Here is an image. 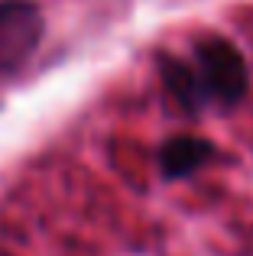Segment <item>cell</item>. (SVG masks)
<instances>
[{
	"mask_svg": "<svg viewBox=\"0 0 253 256\" xmlns=\"http://www.w3.org/2000/svg\"><path fill=\"white\" fill-rule=\"evenodd\" d=\"M159 75L185 114H202L204 107H230L247 94L250 72L247 58L230 39L202 36L192 46V56H159Z\"/></svg>",
	"mask_w": 253,
	"mask_h": 256,
	"instance_id": "cell-1",
	"label": "cell"
},
{
	"mask_svg": "<svg viewBox=\"0 0 253 256\" xmlns=\"http://www.w3.org/2000/svg\"><path fill=\"white\" fill-rule=\"evenodd\" d=\"M46 36V16L32 0H0V78L16 75Z\"/></svg>",
	"mask_w": 253,
	"mask_h": 256,
	"instance_id": "cell-2",
	"label": "cell"
},
{
	"mask_svg": "<svg viewBox=\"0 0 253 256\" xmlns=\"http://www.w3.org/2000/svg\"><path fill=\"white\" fill-rule=\"evenodd\" d=\"M214 143L202 136H172L162 143L159 150V169L169 182L185 178V175H195L202 166H208L214 159Z\"/></svg>",
	"mask_w": 253,
	"mask_h": 256,
	"instance_id": "cell-3",
	"label": "cell"
}]
</instances>
